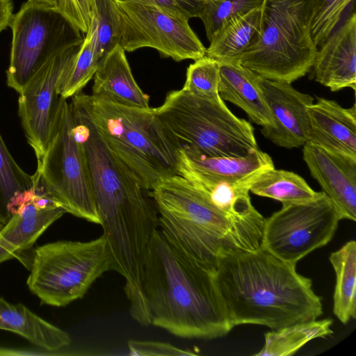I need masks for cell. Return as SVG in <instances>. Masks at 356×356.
<instances>
[{
  "mask_svg": "<svg viewBox=\"0 0 356 356\" xmlns=\"http://www.w3.org/2000/svg\"><path fill=\"white\" fill-rule=\"evenodd\" d=\"M120 24L119 44L125 51L150 47L175 61L196 60L206 48L188 19L138 0H115Z\"/></svg>",
  "mask_w": 356,
  "mask_h": 356,
  "instance_id": "7c38bea8",
  "label": "cell"
},
{
  "mask_svg": "<svg viewBox=\"0 0 356 356\" xmlns=\"http://www.w3.org/2000/svg\"><path fill=\"white\" fill-rule=\"evenodd\" d=\"M33 186V175L14 160L0 134V224L9 221L15 204Z\"/></svg>",
  "mask_w": 356,
  "mask_h": 356,
  "instance_id": "83f0119b",
  "label": "cell"
},
{
  "mask_svg": "<svg viewBox=\"0 0 356 356\" xmlns=\"http://www.w3.org/2000/svg\"><path fill=\"white\" fill-rule=\"evenodd\" d=\"M92 95L122 106L149 108V96L136 81L125 51L119 44L100 59L94 75Z\"/></svg>",
  "mask_w": 356,
  "mask_h": 356,
  "instance_id": "ffe728a7",
  "label": "cell"
},
{
  "mask_svg": "<svg viewBox=\"0 0 356 356\" xmlns=\"http://www.w3.org/2000/svg\"><path fill=\"white\" fill-rule=\"evenodd\" d=\"M7 85L19 93L50 58L81 44L83 33L55 6L26 0L13 15Z\"/></svg>",
  "mask_w": 356,
  "mask_h": 356,
  "instance_id": "30bf717a",
  "label": "cell"
},
{
  "mask_svg": "<svg viewBox=\"0 0 356 356\" xmlns=\"http://www.w3.org/2000/svg\"><path fill=\"white\" fill-rule=\"evenodd\" d=\"M145 3L154 6L172 15L190 19L191 13L181 0H138Z\"/></svg>",
  "mask_w": 356,
  "mask_h": 356,
  "instance_id": "e575fe53",
  "label": "cell"
},
{
  "mask_svg": "<svg viewBox=\"0 0 356 356\" xmlns=\"http://www.w3.org/2000/svg\"><path fill=\"white\" fill-rule=\"evenodd\" d=\"M316 0H265L259 35L236 60L259 77L291 83L311 70L317 47L310 24Z\"/></svg>",
  "mask_w": 356,
  "mask_h": 356,
  "instance_id": "8992f818",
  "label": "cell"
},
{
  "mask_svg": "<svg viewBox=\"0 0 356 356\" xmlns=\"http://www.w3.org/2000/svg\"><path fill=\"white\" fill-rule=\"evenodd\" d=\"M336 275L333 313L343 324L356 317V242L348 241L330 254Z\"/></svg>",
  "mask_w": 356,
  "mask_h": 356,
  "instance_id": "cb8c5ba5",
  "label": "cell"
},
{
  "mask_svg": "<svg viewBox=\"0 0 356 356\" xmlns=\"http://www.w3.org/2000/svg\"><path fill=\"white\" fill-rule=\"evenodd\" d=\"M202 0H181L191 13L193 17H195V10Z\"/></svg>",
  "mask_w": 356,
  "mask_h": 356,
  "instance_id": "8d00e7d4",
  "label": "cell"
},
{
  "mask_svg": "<svg viewBox=\"0 0 356 356\" xmlns=\"http://www.w3.org/2000/svg\"><path fill=\"white\" fill-rule=\"evenodd\" d=\"M259 86L273 120L272 126L262 127V135L286 149L304 145L308 140L307 108L314 98L297 90L291 83L260 77Z\"/></svg>",
  "mask_w": 356,
  "mask_h": 356,
  "instance_id": "9a60e30c",
  "label": "cell"
},
{
  "mask_svg": "<svg viewBox=\"0 0 356 356\" xmlns=\"http://www.w3.org/2000/svg\"><path fill=\"white\" fill-rule=\"evenodd\" d=\"M341 218L323 193L311 200L283 204L265 219L261 247L295 264L332 238Z\"/></svg>",
  "mask_w": 356,
  "mask_h": 356,
  "instance_id": "8fae6325",
  "label": "cell"
},
{
  "mask_svg": "<svg viewBox=\"0 0 356 356\" xmlns=\"http://www.w3.org/2000/svg\"><path fill=\"white\" fill-rule=\"evenodd\" d=\"M75 45L52 57L30 79L19 93L18 115L29 144L39 162L48 145L60 96L57 85L69 61L77 54Z\"/></svg>",
  "mask_w": 356,
  "mask_h": 356,
  "instance_id": "4fadbf2b",
  "label": "cell"
},
{
  "mask_svg": "<svg viewBox=\"0 0 356 356\" xmlns=\"http://www.w3.org/2000/svg\"><path fill=\"white\" fill-rule=\"evenodd\" d=\"M56 7L76 29L87 33L94 17V0H58Z\"/></svg>",
  "mask_w": 356,
  "mask_h": 356,
  "instance_id": "d6a6232c",
  "label": "cell"
},
{
  "mask_svg": "<svg viewBox=\"0 0 356 356\" xmlns=\"http://www.w3.org/2000/svg\"><path fill=\"white\" fill-rule=\"evenodd\" d=\"M141 284L150 325L203 339L223 337L234 327L215 270L184 254L159 228L149 243Z\"/></svg>",
  "mask_w": 356,
  "mask_h": 356,
  "instance_id": "7a4b0ae2",
  "label": "cell"
},
{
  "mask_svg": "<svg viewBox=\"0 0 356 356\" xmlns=\"http://www.w3.org/2000/svg\"><path fill=\"white\" fill-rule=\"evenodd\" d=\"M96 29L93 19L77 54L63 70L57 92L65 99L78 94L94 76L99 62L96 53Z\"/></svg>",
  "mask_w": 356,
  "mask_h": 356,
  "instance_id": "4316f807",
  "label": "cell"
},
{
  "mask_svg": "<svg viewBox=\"0 0 356 356\" xmlns=\"http://www.w3.org/2000/svg\"><path fill=\"white\" fill-rule=\"evenodd\" d=\"M130 354L143 356L194 355L191 350L177 348L172 344L152 341L130 340L128 342Z\"/></svg>",
  "mask_w": 356,
  "mask_h": 356,
  "instance_id": "836d02e7",
  "label": "cell"
},
{
  "mask_svg": "<svg viewBox=\"0 0 356 356\" xmlns=\"http://www.w3.org/2000/svg\"><path fill=\"white\" fill-rule=\"evenodd\" d=\"M220 63V80L218 94L248 115L261 127L273 124L272 115L259 86V76L236 61Z\"/></svg>",
  "mask_w": 356,
  "mask_h": 356,
  "instance_id": "44dd1931",
  "label": "cell"
},
{
  "mask_svg": "<svg viewBox=\"0 0 356 356\" xmlns=\"http://www.w3.org/2000/svg\"><path fill=\"white\" fill-rule=\"evenodd\" d=\"M296 266L261 246L222 252L216 278L234 327L259 325L279 330L321 316V297Z\"/></svg>",
  "mask_w": 356,
  "mask_h": 356,
  "instance_id": "3957f363",
  "label": "cell"
},
{
  "mask_svg": "<svg viewBox=\"0 0 356 356\" xmlns=\"http://www.w3.org/2000/svg\"><path fill=\"white\" fill-rule=\"evenodd\" d=\"M96 53L100 59L120 43V24L115 0H94Z\"/></svg>",
  "mask_w": 356,
  "mask_h": 356,
  "instance_id": "4dcf8cb0",
  "label": "cell"
},
{
  "mask_svg": "<svg viewBox=\"0 0 356 356\" xmlns=\"http://www.w3.org/2000/svg\"><path fill=\"white\" fill-rule=\"evenodd\" d=\"M315 80L337 92L356 89V15L353 12L317 48L312 65Z\"/></svg>",
  "mask_w": 356,
  "mask_h": 356,
  "instance_id": "ac0fdd59",
  "label": "cell"
},
{
  "mask_svg": "<svg viewBox=\"0 0 356 356\" xmlns=\"http://www.w3.org/2000/svg\"><path fill=\"white\" fill-rule=\"evenodd\" d=\"M13 15L12 0H0V33L9 26Z\"/></svg>",
  "mask_w": 356,
  "mask_h": 356,
  "instance_id": "d590c367",
  "label": "cell"
},
{
  "mask_svg": "<svg viewBox=\"0 0 356 356\" xmlns=\"http://www.w3.org/2000/svg\"><path fill=\"white\" fill-rule=\"evenodd\" d=\"M354 0H316L310 24L312 40L318 48L338 27L343 13Z\"/></svg>",
  "mask_w": 356,
  "mask_h": 356,
  "instance_id": "1f68e13d",
  "label": "cell"
},
{
  "mask_svg": "<svg viewBox=\"0 0 356 356\" xmlns=\"http://www.w3.org/2000/svg\"><path fill=\"white\" fill-rule=\"evenodd\" d=\"M303 159L312 177L337 208L341 220H356V159L307 142Z\"/></svg>",
  "mask_w": 356,
  "mask_h": 356,
  "instance_id": "e0dca14e",
  "label": "cell"
},
{
  "mask_svg": "<svg viewBox=\"0 0 356 356\" xmlns=\"http://www.w3.org/2000/svg\"><path fill=\"white\" fill-rule=\"evenodd\" d=\"M265 0H202L195 10V17L203 22L209 41L232 19L261 8Z\"/></svg>",
  "mask_w": 356,
  "mask_h": 356,
  "instance_id": "f1b7e54d",
  "label": "cell"
},
{
  "mask_svg": "<svg viewBox=\"0 0 356 356\" xmlns=\"http://www.w3.org/2000/svg\"><path fill=\"white\" fill-rule=\"evenodd\" d=\"M274 168L272 158L259 149L243 156H209L181 147L178 175L193 182L250 187L263 172Z\"/></svg>",
  "mask_w": 356,
  "mask_h": 356,
  "instance_id": "5bb4252c",
  "label": "cell"
},
{
  "mask_svg": "<svg viewBox=\"0 0 356 356\" xmlns=\"http://www.w3.org/2000/svg\"><path fill=\"white\" fill-rule=\"evenodd\" d=\"M35 173L44 193L65 213L99 224L85 149L75 132L70 104L62 97Z\"/></svg>",
  "mask_w": 356,
  "mask_h": 356,
  "instance_id": "9c48e42d",
  "label": "cell"
},
{
  "mask_svg": "<svg viewBox=\"0 0 356 356\" xmlns=\"http://www.w3.org/2000/svg\"><path fill=\"white\" fill-rule=\"evenodd\" d=\"M332 325L331 319H315L272 330L265 334L263 348L254 355H292L309 341L331 335Z\"/></svg>",
  "mask_w": 356,
  "mask_h": 356,
  "instance_id": "d4e9b609",
  "label": "cell"
},
{
  "mask_svg": "<svg viewBox=\"0 0 356 356\" xmlns=\"http://www.w3.org/2000/svg\"><path fill=\"white\" fill-rule=\"evenodd\" d=\"M154 111L181 147L209 156H243L259 149L252 124L236 116L221 98L177 90Z\"/></svg>",
  "mask_w": 356,
  "mask_h": 356,
  "instance_id": "52a82bcc",
  "label": "cell"
},
{
  "mask_svg": "<svg viewBox=\"0 0 356 356\" xmlns=\"http://www.w3.org/2000/svg\"><path fill=\"white\" fill-rule=\"evenodd\" d=\"M0 330L17 334L33 345L49 351L67 346L69 334L44 320L25 305L12 304L0 297Z\"/></svg>",
  "mask_w": 356,
  "mask_h": 356,
  "instance_id": "7402d4cb",
  "label": "cell"
},
{
  "mask_svg": "<svg viewBox=\"0 0 356 356\" xmlns=\"http://www.w3.org/2000/svg\"><path fill=\"white\" fill-rule=\"evenodd\" d=\"M29 270L30 291L47 305L64 307L113 270V260L102 234L86 242L58 241L39 246L32 252Z\"/></svg>",
  "mask_w": 356,
  "mask_h": 356,
  "instance_id": "ba28073f",
  "label": "cell"
},
{
  "mask_svg": "<svg viewBox=\"0 0 356 356\" xmlns=\"http://www.w3.org/2000/svg\"><path fill=\"white\" fill-rule=\"evenodd\" d=\"M250 192L277 200L282 205L309 201L322 193L314 191L298 174L275 168L257 177L250 187Z\"/></svg>",
  "mask_w": 356,
  "mask_h": 356,
  "instance_id": "484cf974",
  "label": "cell"
},
{
  "mask_svg": "<svg viewBox=\"0 0 356 356\" xmlns=\"http://www.w3.org/2000/svg\"><path fill=\"white\" fill-rule=\"evenodd\" d=\"M38 1L50 5V6H57L58 0H36Z\"/></svg>",
  "mask_w": 356,
  "mask_h": 356,
  "instance_id": "74e56055",
  "label": "cell"
},
{
  "mask_svg": "<svg viewBox=\"0 0 356 356\" xmlns=\"http://www.w3.org/2000/svg\"><path fill=\"white\" fill-rule=\"evenodd\" d=\"M3 225H2L1 224H0V231L1 230V229L3 228Z\"/></svg>",
  "mask_w": 356,
  "mask_h": 356,
  "instance_id": "f35d334b",
  "label": "cell"
},
{
  "mask_svg": "<svg viewBox=\"0 0 356 356\" xmlns=\"http://www.w3.org/2000/svg\"><path fill=\"white\" fill-rule=\"evenodd\" d=\"M65 211L33 184L26 191L9 221L0 231V264L19 258Z\"/></svg>",
  "mask_w": 356,
  "mask_h": 356,
  "instance_id": "2e32d148",
  "label": "cell"
},
{
  "mask_svg": "<svg viewBox=\"0 0 356 356\" xmlns=\"http://www.w3.org/2000/svg\"><path fill=\"white\" fill-rule=\"evenodd\" d=\"M149 194L158 213L159 228L180 251L207 268L216 270L225 251L261 246V234L231 219L179 175L161 179Z\"/></svg>",
  "mask_w": 356,
  "mask_h": 356,
  "instance_id": "277c9868",
  "label": "cell"
},
{
  "mask_svg": "<svg viewBox=\"0 0 356 356\" xmlns=\"http://www.w3.org/2000/svg\"><path fill=\"white\" fill-rule=\"evenodd\" d=\"M261 8L236 17L224 25L209 40L205 56L219 63L236 61L259 35Z\"/></svg>",
  "mask_w": 356,
  "mask_h": 356,
  "instance_id": "603a6c76",
  "label": "cell"
},
{
  "mask_svg": "<svg viewBox=\"0 0 356 356\" xmlns=\"http://www.w3.org/2000/svg\"><path fill=\"white\" fill-rule=\"evenodd\" d=\"M220 80L219 62L204 56L188 66L182 89L201 98L218 99Z\"/></svg>",
  "mask_w": 356,
  "mask_h": 356,
  "instance_id": "f546056e",
  "label": "cell"
},
{
  "mask_svg": "<svg viewBox=\"0 0 356 356\" xmlns=\"http://www.w3.org/2000/svg\"><path fill=\"white\" fill-rule=\"evenodd\" d=\"M308 140L332 152L356 159V106L343 108L318 97L307 108Z\"/></svg>",
  "mask_w": 356,
  "mask_h": 356,
  "instance_id": "d6986e66",
  "label": "cell"
},
{
  "mask_svg": "<svg viewBox=\"0 0 356 356\" xmlns=\"http://www.w3.org/2000/svg\"><path fill=\"white\" fill-rule=\"evenodd\" d=\"M97 127L109 149L149 191L163 179L178 175L181 146L155 113L82 92L72 97Z\"/></svg>",
  "mask_w": 356,
  "mask_h": 356,
  "instance_id": "5b68a950",
  "label": "cell"
},
{
  "mask_svg": "<svg viewBox=\"0 0 356 356\" xmlns=\"http://www.w3.org/2000/svg\"><path fill=\"white\" fill-rule=\"evenodd\" d=\"M74 129L87 156L93 197L113 260V270L124 279V292L140 293L142 271L150 239L159 228L158 213L149 191L109 149L90 118L70 103Z\"/></svg>",
  "mask_w": 356,
  "mask_h": 356,
  "instance_id": "6da1fadb",
  "label": "cell"
}]
</instances>
